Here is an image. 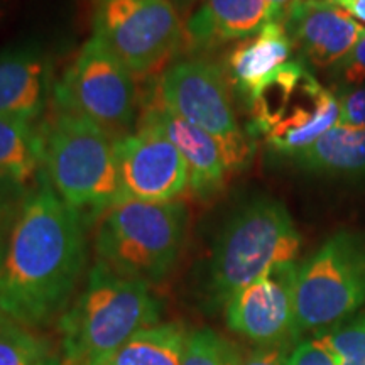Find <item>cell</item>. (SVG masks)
Returning a JSON list of instances; mask_svg holds the SVG:
<instances>
[{
	"label": "cell",
	"mask_w": 365,
	"mask_h": 365,
	"mask_svg": "<svg viewBox=\"0 0 365 365\" xmlns=\"http://www.w3.org/2000/svg\"><path fill=\"white\" fill-rule=\"evenodd\" d=\"M51 95V63L36 44L0 51V115L36 122Z\"/></svg>",
	"instance_id": "15"
},
{
	"label": "cell",
	"mask_w": 365,
	"mask_h": 365,
	"mask_svg": "<svg viewBox=\"0 0 365 365\" xmlns=\"http://www.w3.org/2000/svg\"><path fill=\"white\" fill-rule=\"evenodd\" d=\"M181 365H242V359L230 340L203 328L190 333Z\"/></svg>",
	"instance_id": "22"
},
{
	"label": "cell",
	"mask_w": 365,
	"mask_h": 365,
	"mask_svg": "<svg viewBox=\"0 0 365 365\" xmlns=\"http://www.w3.org/2000/svg\"><path fill=\"white\" fill-rule=\"evenodd\" d=\"M333 6L344 9L355 21L365 24V0H330Z\"/></svg>",
	"instance_id": "29"
},
{
	"label": "cell",
	"mask_w": 365,
	"mask_h": 365,
	"mask_svg": "<svg viewBox=\"0 0 365 365\" xmlns=\"http://www.w3.org/2000/svg\"><path fill=\"white\" fill-rule=\"evenodd\" d=\"M301 235L284 203L271 196L240 207L217 237L207 267V293L217 304L281 264L294 262Z\"/></svg>",
	"instance_id": "4"
},
{
	"label": "cell",
	"mask_w": 365,
	"mask_h": 365,
	"mask_svg": "<svg viewBox=\"0 0 365 365\" xmlns=\"http://www.w3.org/2000/svg\"><path fill=\"white\" fill-rule=\"evenodd\" d=\"M43 170L39 127L17 117L0 115V171L36 185Z\"/></svg>",
	"instance_id": "20"
},
{
	"label": "cell",
	"mask_w": 365,
	"mask_h": 365,
	"mask_svg": "<svg viewBox=\"0 0 365 365\" xmlns=\"http://www.w3.org/2000/svg\"><path fill=\"white\" fill-rule=\"evenodd\" d=\"M93 36L134 75H148L175 56L185 27L170 0H95Z\"/></svg>",
	"instance_id": "10"
},
{
	"label": "cell",
	"mask_w": 365,
	"mask_h": 365,
	"mask_svg": "<svg viewBox=\"0 0 365 365\" xmlns=\"http://www.w3.org/2000/svg\"><path fill=\"white\" fill-rule=\"evenodd\" d=\"M51 357L48 339L0 312V365H41Z\"/></svg>",
	"instance_id": "21"
},
{
	"label": "cell",
	"mask_w": 365,
	"mask_h": 365,
	"mask_svg": "<svg viewBox=\"0 0 365 365\" xmlns=\"http://www.w3.org/2000/svg\"><path fill=\"white\" fill-rule=\"evenodd\" d=\"M188 336L181 323H158L137 331L102 365H181Z\"/></svg>",
	"instance_id": "19"
},
{
	"label": "cell",
	"mask_w": 365,
	"mask_h": 365,
	"mask_svg": "<svg viewBox=\"0 0 365 365\" xmlns=\"http://www.w3.org/2000/svg\"><path fill=\"white\" fill-rule=\"evenodd\" d=\"M336 100L340 110L339 124L365 127V85L344 88L336 95Z\"/></svg>",
	"instance_id": "26"
},
{
	"label": "cell",
	"mask_w": 365,
	"mask_h": 365,
	"mask_svg": "<svg viewBox=\"0 0 365 365\" xmlns=\"http://www.w3.org/2000/svg\"><path fill=\"white\" fill-rule=\"evenodd\" d=\"M293 48L284 24L269 22L228 54L227 66L232 83L249 98L277 68L289 61Z\"/></svg>",
	"instance_id": "17"
},
{
	"label": "cell",
	"mask_w": 365,
	"mask_h": 365,
	"mask_svg": "<svg viewBox=\"0 0 365 365\" xmlns=\"http://www.w3.org/2000/svg\"><path fill=\"white\" fill-rule=\"evenodd\" d=\"M43 171L54 191L86 222L120 203L113 137L78 113L56 107L39 127Z\"/></svg>",
	"instance_id": "3"
},
{
	"label": "cell",
	"mask_w": 365,
	"mask_h": 365,
	"mask_svg": "<svg viewBox=\"0 0 365 365\" xmlns=\"http://www.w3.org/2000/svg\"><path fill=\"white\" fill-rule=\"evenodd\" d=\"M293 158L298 166L312 173L365 175V127L335 124Z\"/></svg>",
	"instance_id": "18"
},
{
	"label": "cell",
	"mask_w": 365,
	"mask_h": 365,
	"mask_svg": "<svg viewBox=\"0 0 365 365\" xmlns=\"http://www.w3.org/2000/svg\"><path fill=\"white\" fill-rule=\"evenodd\" d=\"M6 232H0V272H2L4 259H6V249H7V239Z\"/></svg>",
	"instance_id": "32"
},
{
	"label": "cell",
	"mask_w": 365,
	"mask_h": 365,
	"mask_svg": "<svg viewBox=\"0 0 365 365\" xmlns=\"http://www.w3.org/2000/svg\"><path fill=\"white\" fill-rule=\"evenodd\" d=\"M287 34L309 65L333 68L365 34V26L330 0H304L286 14Z\"/></svg>",
	"instance_id": "13"
},
{
	"label": "cell",
	"mask_w": 365,
	"mask_h": 365,
	"mask_svg": "<svg viewBox=\"0 0 365 365\" xmlns=\"http://www.w3.org/2000/svg\"><path fill=\"white\" fill-rule=\"evenodd\" d=\"M34 185L0 171V232L11 230Z\"/></svg>",
	"instance_id": "24"
},
{
	"label": "cell",
	"mask_w": 365,
	"mask_h": 365,
	"mask_svg": "<svg viewBox=\"0 0 365 365\" xmlns=\"http://www.w3.org/2000/svg\"><path fill=\"white\" fill-rule=\"evenodd\" d=\"M120 202H176L188 190L190 175L176 145L158 130L137 127L113 140Z\"/></svg>",
	"instance_id": "11"
},
{
	"label": "cell",
	"mask_w": 365,
	"mask_h": 365,
	"mask_svg": "<svg viewBox=\"0 0 365 365\" xmlns=\"http://www.w3.org/2000/svg\"><path fill=\"white\" fill-rule=\"evenodd\" d=\"M333 75L345 88L365 83V34L339 65L333 66Z\"/></svg>",
	"instance_id": "25"
},
{
	"label": "cell",
	"mask_w": 365,
	"mask_h": 365,
	"mask_svg": "<svg viewBox=\"0 0 365 365\" xmlns=\"http://www.w3.org/2000/svg\"><path fill=\"white\" fill-rule=\"evenodd\" d=\"M54 105L98 124L113 139L125 135L137 117L134 73L95 36L53 90Z\"/></svg>",
	"instance_id": "9"
},
{
	"label": "cell",
	"mask_w": 365,
	"mask_h": 365,
	"mask_svg": "<svg viewBox=\"0 0 365 365\" xmlns=\"http://www.w3.org/2000/svg\"><path fill=\"white\" fill-rule=\"evenodd\" d=\"M161 303L149 284L95 262L81 293L58 319L63 365H102L137 331L158 325Z\"/></svg>",
	"instance_id": "2"
},
{
	"label": "cell",
	"mask_w": 365,
	"mask_h": 365,
	"mask_svg": "<svg viewBox=\"0 0 365 365\" xmlns=\"http://www.w3.org/2000/svg\"><path fill=\"white\" fill-rule=\"evenodd\" d=\"M41 365H63V364H61V359H58V357H51L49 360H46L44 364H41Z\"/></svg>",
	"instance_id": "33"
},
{
	"label": "cell",
	"mask_w": 365,
	"mask_h": 365,
	"mask_svg": "<svg viewBox=\"0 0 365 365\" xmlns=\"http://www.w3.org/2000/svg\"><path fill=\"white\" fill-rule=\"evenodd\" d=\"M255 134L276 153L293 158L339 124L336 95L289 59L249 97Z\"/></svg>",
	"instance_id": "6"
},
{
	"label": "cell",
	"mask_w": 365,
	"mask_h": 365,
	"mask_svg": "<svg viewBox=\"0 0 365 365\" xmlns=\"http://www.w3.org/2000/svg\"><path fill=\"white\" fill-rule=\"evenodd\" d=\"M188 218V208L180 200L113 205L100 217L95 234L97 262L127 279L158 284L180 259Z\"/></svg>",
	"instance_id": "5"
},
{
	"label": "cell",
	"mask_w": 365,
	"mask_h": 365,
	"mask_svg": "<svg viewBox=\"0 0 365 365\" xmlns=\"http://www.w3.org/2000/svg\"><path fill=\"white\" fill-rule=\"evenodd\" d=\"M269 4H271V7L274 9V12H276V17L277 21L282 22L284 21L286 14L293 9L296 4L299 2H304V0H267Z\"/></svg>",
	"instance_id": "30"
},
{
	"label": "cell",
	"mask_w": 365,
	"mask_h": 365,
	"mask_svg": "<svg viewBox=\"0 0 365 365\" xmlns=\"http://www.w3.org/2000/svg\"><path fill=\"white\" fill-rule=\"evenodd\" d=\"M287 365H341L317 336L312 340H303L291 350Z\"/></svg>",
	"instance_id": "27"
},
{
	"label": "cell",
	"mask_w": 365,
	"mask_h": 365,
	"mask_svg": "<svg viewBox=\"0 0 365 365\" xmlns=\"http://www.w3.org/2000/svg\"><path fill=\"white\" fill-rule=\"evenodd\" d=\"M365 304V237L339 232L298 264L294 336L331 327Z\"/></svg>",
	"instance_id": "7"
},
{
	"label": "cell",
	"mask_w": 365,
	"mask_h": 365,
	"mask_svg": "<svg viewBox=\"0 0 365 365\" xmlns=\"http://www.w3.org/2000/svg\"><path fill=\"white\" fill-rule=\"evenodd\" d=\"M86 218L63 202L41 170L9 230L0 312L27 328L59 319L86 266Z\"/></svg>",
	"instance_id": "1"
},
{
	"label": "cell",
	"mask_w": 365,
	"mask_h": 365,
	"mask_svg": "<svg viewBox=\"0 0 365 365\" xmlns=\"http://www.w3.org/2000/svg\"><path fill=\"white\" fill-rule=\"evenodd\" d=\"M170 2L176 7L178 12L185 14V12H190V9L193 7L198 0H170Z\"/></svg>",
	"instance_id": "31"
},
{
	"label": "cell",
	"mask_w": 365,
	"mask_h": 365,
	"mask_svg": "<svg viewBox=\"0 0 365 365\" xmlns=\"http://www.w3.org/2000/svg\"><path fill=\"white\" fill-rule=\"evenodd\" d=\"M163 107L217 140L232 173L250 159V144L242 132L228 91L225 73L203 58L173 63L159 78Z\"/></svg>",
	"instance_id": "8"
},
{
	"label": "cell",
	"mask_w": 365,
	"mask_h": 365,
	"mask_svg": "<svg viewBox=\"0 0 365 365\" xmlns=\"http://www.w3.org/2000/svg\"><path fill=\"white\" fill-rule=\"evenodd\" d=\"M317 339L339 359L341 365H365V317L346 325H336Z\"/></svg>",
	"instance_id": "23"
},
{
	"label": "cell",
	"mask_w": 365,
	"mask_h": 365,
	"mask_svg": "<svg viewBox=\"0 0 365 365\" xmlns=\"http://www.w3.org/2000/svg\"><path fill=\"white\" fill-rule=\"evenodd\" d=\"M287 345L274 344V345H262V349L255 350L249 355L247 359L242 360V365H287V357H289Z\"/></svg>",
	"instance_id": "28"
},
{
	"label": "cell",
	"mask_w": 365,
	"mask_h": 365,
	"mask_svg": "<svg viewBox=\"0 0 365 365\" xmlns=\"http://www.w3.org/2000/svg\"><path fill=\"white\" fill-rule=\"evenodd\" d=\"M296 274L298 264H281L237 291L225 304L228 328L261 345L294 336Z\"/></svg>",
	"instance_id": "12"
},
{
	"label": "cell",
	"mask_w": 365,
	"mask_h": 365,
	"mask_svg": "<svg viewBox=\"0 0 365 365\" xmlns=\"http://www.w3.org/2000/svg\"><path fill=\"white\" fill-rule=\"evenodd\" d=\"M139 125L158 130L176 145L188 168V190L195 198L208 202L225 188L232 171L222 148L212 135L176 117L161 102L145 108Z\"/></svg>",
	"instance_id": "14"
},
{
	"label": "cell",
	"mask_w": 365,
	"mask_h": 365,
	"mask_svg": "<svg viewBox=\"0 0 365 365\" xmlns=\"http://www.w3.org/2000/svg\"><path fill=\"white\" fill-rule=\"evenodd\" d=\"M269 22L279 21L267 0H202L186 21L185 39L195 51H207L252 38Z\"/></svg>",
	"instance_id": "16"
}]
</instances>
